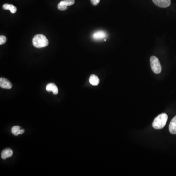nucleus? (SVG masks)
Segmentation results:
<instances>
[{
	"label": "nucleus",
	"mask_w": 176,
	"mask_h": 176,
	"mask_svg": "<svg viewBox=\"0 0 176 176\" xmlns=\"http://www.w3.org/2000/svg\"><path fill=\"white\" fill-rule=\"evenodd\" d=\"M169 132L172 134H176V116H175L170 122L169 126Z\"/></svg>",
	"instance_id": "obj_10"
},
{
	"label": "nucleus",
	"mask_w": 176,
	"mask_h": 176,
	"mask_svg": "<svg viewBox=\"0 0 176 176\" xmlns=\"http://www.w3.org/2000/svg\"><path fill=\"white\" fill-rule=\"evenodd\" d=\"M6 38L5 36L1 35L0 36V45H3L6 43Z\"/></svg>",
	"instance_id": "obj_14"
},
{
	"label": "nucleus",
	"mask_w": 176,
	"mask_h": 176,
	"mask_svg": "<svg viewBox=\"0 0 176 176\" xmlns=\"http://www.w3.org/2000/svg\"><path fill=\"white\" fill-rule=\"evenodd\" d=\"M99 82H100V80L98 76L94 74L90 75L89 78V82L90 84L94 86H97L99 83Z\"/></svg>",
	"instance_id": "obj_11"
},
{
	"label": "nucleus",
	"mask_w": 176,
	"mask_h": 176,
	"mask_svg": "<svg viewBox=\"0 0 176 176\" xmlns=\"http://www.w3.org/2000/svg\"><path fill=\"white\" fill-rule=\"evenodd\" d=\"M21 128L20 126H13L11 129V132L14 136H17L20 134V131Z\"/></svg>",
	"instance_id": "obj_13"
},
{
	"label": "nucleus",
	"mask_w": 176,
	"mask_h": 176,
	"mask_svg": "<svg viewBox=\"0 0 176 176\" xmlns=\"http://www.w3.org/2000/svg\"><path fill=\"white\" fill-rule=\"evenodd\" d=\"M150 64L154 73L159 74L162 71V66L157 57L155 56H151L150 58Z\"/></svg>",
	"instance_id": "obj_3"
},
{
	"label": "nucleus",
	"mask_w": 176,
	"mask_h": 176,
	"mask_svg": "<svg viewBox=\"0 0 176 176\" xmlns=\"http://www.w3.org/2000/svg\"><path fill=\"white\" fill-rule=\"evenodd\" d=\"M168 119V116L166 113L161 114L154 119L153 122V127L156 129L163 128Z\"/></svg>",
	"instance_id": "obj_2"
},
{
	"label": "nucleus",
	"mask_w": 176,
	"mask_h": 176,
	"mask_svg": "<svg viewBox=\"0 0 176 176\" xmlns=\"http://www.w3.org/2000/svg\"><path fill=\"white\" fill-rule=\"evenodd\" d=\"M75 3V0H64L61 1L57 6V8L60 10L64 11L67 10V7L74 5Z\"/></svg>",
	"instance_id": "obj_4"
},
{
	"label": "nucleus",
	"mask_w": 176,
	"mask_h": 176,
	"mask_svg": "<svg viewBox=\"0 0 176 176\" xmlns=\"http://www.w3.org/2000/svg\"><path fill=\"white\" fill-rule=\"evenodd\" d=\"M90 2L94 6H97L100 2V0H90Z\"/></svg>",
	"instance_id": "obj_15"
},
{
	"label": "nucleus",
	"mask_w": 176,
	"mask_h": 176,
	"mask_svg": "<svg viewBox=\"0 0 176 176\" xmlns=\"http://www.w3.org/2000/svg\"><path fill=\"white\" fill-rule=\"evenodd\" d=\"M24 132H25V130L22 129H21L20 131V134H23V133H24Z\"/></svg>",
	"instance_id": "obj_16"
},
{
	"label": "nucleus",
	"mask_w": 176,
	"mask_h": 176,
	"mask_svg": "<svg viewBox=\"0 0 176 176\" xmlns=\"http://www.w3.org/2000/svg\"><path fill=\"white\" fill-rule=\"evenodd\" d=\"M107 34L104 31H98L94 32L92 35L93 39L95 40H101L107 37Z\"/></svg>",
	"instance_id": "obj_6"
},
{
	"label": "nucleus",
	"mask_w": 176,
	"mask_h": 176,
	"mask_svg": "<svg viewBox=\"0 0 176 176\" xmlns=\"http://www.w3.org/2000/svg\"><path fill=\"white\" fill-rule=\"evenodd\" d=\"M2 8L4 10H9L12 13H15L17 11V8L16 7V6L10 4H5L3 5Z\"/></svg>",
	"instance_id": "obj_12"
},
{
	"label": "nucleus",
	"mask_w": 176,
	"mask_h": 176,
	"mask_svg": "<svg viewBox=\"0 0 176 176\" xmlns=\"http://www.w3.org/2000/svg\"><path fill=\"white\" fill-rule=\"evenodd\" d=\"M46 90L48 92H52L55 95L58 94V90L56 85L54 83L48 84L46 86Z\"/></svg>",
	"instance_id": "obj_8"
},
{
	"label": "nucleus",
	"mask_w": 176,
	"mask_h": 176,
	"mask_svg": "<svg viewBox=\"0 0 176 176\" xmlns=\"http://www.w3.org/2000/svg\"><path fill=\"white\" fill-rule=\"evenodd\" d=\"M154 4L162 8H166L170 6L171 0H152Z\"/></svg>",
	"instance_id": "obj_5"
},
{
	"label": "nucleus",
	"mask_w": 176,
	"mask_h": 176,
	"mask_svg": "<svg viewBox=\"0 0 176 176\" xmlns=\"http://www.w3.org/2000/svg\"><path fill=\"white\" fill-rule=\"evenodd\" d=\"M13 155V151L10 148H6L2 151L1 153V158L2 159H6L10 157Z\"/></svg>",
	"instance_id": "obj_9"
},
{
	"label": "nucleus",
	"mask_w": 176,
	"mask_h": 176,
	"mask_svg": "<svg viewBox=\"0 0 176 176\" xmlns=\"http://www.w3.org/2000/svg\"><path fill=\"white\" fill-rule=\"evenodd\" d=\"M32 44L35 48L39 49L48 46L49 41L44 35L37 34L32 39Z\"/></svg>",
	"instance_id": "obj_1"
},
{
	"label": "nucleus",
	"mask_w": 176,
	"mask_h": 176,
	"mask_svg": "<svg viewBox=\"0 0 176 176\" xmlns=\"http://www.w3.org/2000/svg\"><path fill=\"white\" fill-rule=\"evenodd\" d=\"M0 87L3 89H10L12 88V85L9 80L4 78H0Z\"/></svg>",
	"instance_id": "obj_7"
}]
</instances>
